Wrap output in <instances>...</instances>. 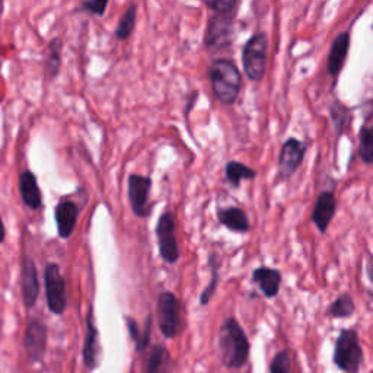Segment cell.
Returning a JSON list of instances; mask_svg holds the SVG:
<instances>
[{
  "instance_id": "obj_1",
  "label": "cell",
  "mask_w": 373,
  "mask_h": 373,
  "mask_svg": "<svg viewBox=\"0 0 373 373\" xmlns=\"http://www.w3.org/2000/svg\"><path fill=\"white\" fill-rule=\"evenodd\" d=\"M209 79L217 101L223 105L236 103L242 88V76L238 66L231 58H216L211 61Z\"/></svg>"
},
{
  "instance_id": "obj_2",
  "label": "cell",
  "mask_w": 373,
  "mask_h": 373,
  "mask_svg": "<svg viewBox=\"0 0 373 373\" xmlns=\"http://www.w3.org/2000/svg\"><path fill=\"white\" fill-rule=\"evenodd\" d=\"M219 350L222 362L229 369H239L248 362L250 343L235 318H228L219 331Z\"/></svg>"
},
{
  "instance_id": "obj_3",
  "label": "cell",
  "mask_w": 373,
  "mask_h": 373,
  "mask_svg": "<svg viewBox=\"0 0 373 373\" xmlns=\"http://www.w3.org/2000/svg\"><path fill=\"white\" fill-rule=\"evenodd\" d=\"M268 60V39L264 32L254 34L242 48V66L246 78L259 82L266 76Z\"/></svg>"
},
{
  "instance_id": "obj_4",
  "label": "cell",
  "mask_w": 373,
  "mask_h": 373,
  "mask_svg": "<svg viewBox=\"0 0 373 373\" xmlns=\"http://www.w3.org/2000/svg\"><path fill=\"white\" fill-rule=\"evenodd\" d=\"M363 362V350L356 330H343L334 347V363L345 373H359Z\"/></svg>"
},
{
  "instance_id": "obj_5",
  "label": "cell",
  "mask_w": 373,
  "mask_h": 373,
  "mask_svg": "<svg viewBox=\"0 0 373 373\" xmlns=\"http://www.w3.org/2000/svg\"><path fill=\"white\" fill-rule=\"evenodd\" d=\"M236 12H213L204 32V47L210 52H220L231 45Z\"/></svg>"
},
{
  "instance_id": "obj_6",
  "label": "cell",
  "mask_w": 373,
  "mask_h": 373,
  "mask_svg": "<svg viewBox=\"0 0 373 373\" xmlns=\"http://www.w3.org/2000/svg\"><path fill=\"white\" fill-rule=\"evenodd\" d=\"M182 305L178 297L172 292H164L158 297V324L165 339H175L181 332Z\"/></svg>"
},
{
  "instance_id": "obj_7",
  "label": "cell",
  "mask_w": 373,
  "mask_h": 373,
  "mask_svg": "<svg viewBox=\"0 0 373 373\" xmlns=\"http://www.w3.org/2000/svg\"><path fill=\"white\" fill-rule=\"evenodd\" d=\"M156 239L160 258L168 264H175L180 259L181 253L175 235V217H173L171 211H165L158 219Z\"/></svg>"
},
{
  "instance_id": "obj_8",
  "label": "cell",
  "mask_w": 373,
  "mask_h": 373,
  "mask_svg": "<svg viewBox=\"0 0 373 373\" xmlns=\"http://www.w3.org/2000/svg\"><path fill=\"white\" fill-rule=\"evenodd\" d=\"M44 281L48 309L56 315L63 314L67 308V293L65 279L57 264H47L44 270Z\"/></svg>"
},
{
  "instance_id": "obj_9",
  "label": "cell",
  "mask_w": 373,
  "mask_h": 373,
  "mask_svg": "<svg viewBox=\"0 0 373 373\" xmlns=\"http://www.w3.org/2000/svg\"><path fill=\"white\" fill-rule=\"evenodd\" d=\"M308 151V143L296 138H289L280 149L277 172L281 181L290 180L295 172L301 168Z\"/></svg>"
},
{
  "instance_id": "obj_10",
  "label": "cell",
  "mask_w": 373,
  "mask_h": 373,
  "mask_svg": "<svg viewBox=\"0 0 373 373\" xmlns=\"http://www.w3.org/2000/svg\"><path fill=\"white\" fill-rule=\"evenodd\" d=\"M152 189V180L131 173L129 177V200L133 213L139 217H147L151 215L149 206V193Z\"/></svg>"
},
{
  "instance_id": "obj_11",
  "label": "cell",
  "mask_w": 373,
  "mask_h": 373,
  "mask_svg": "<svg viewBox=\"0 0 373 373\" xmlns=\"http://www.w3.org/2000/svg\"><path fill=\"white\" fill-rule=\"evenodd\" d=\"M337 210V200L332 191H322L314 204L310 222L314 223L319 233H326L331 225V220Z\"/></svg>"
},
{
  "instance_id": "obj_12",
  "label": "cell",
  "mask_w": 373,
  "mask_h": 373,
  "mask_svg": "<svg viewBox=\"0 0 373 373\" xmlns=\"http://www.w3.org/2000/svg\"><path fill=\"white\" fill-rule=\"evenodd\" d=\"M23 347L32 362H41L47 349V327L40 321H32L25 331Z\"/></svg>"
},
{
  "instance_id": "obj_13",
  "label": "cell",
  "mask_w": 373,
  "mask_h": 373,
  "mask_svg": "<svg viewBox=\"0 0 373 373\" xmlns=\"http://www.w3.org/2000/svg\"><path fill=\"white\" fill-rule=\"evenodd\" d=\"M21 289H22V299L27 308H32L39 299L40 283H39V273H36L35 263L30 257L22 258L21 267Z\"/></svg>"
},
{
  "instance_id": "obj_14",
  "label": "cell",
  "mask_w": 373,
  "mask_h": 373,
  "mask_svg": "<svg viewBox=\"0 0 373 373\" xmlns=\"http://www.w3.org/2000/svg\"><path fill=\"white\" fill-rule=\"evenodd\" d=\"M350 34L344 31L339 35H335V39L331 43V48L327 58V73L332 78H337L343 70V66L347 60L350 52Z\"/></svg>"
},
{
  "instance_id": "obj_15",
  "label": "cell",
  "mask_w": 373,
  "mask_h": 373,
  "mask_svg": "<svg viewBox=\"0 0 373 373\" xmlns=\"http://www.w3.org/2000/svg\"><path fill=\"white\" fill-rule=\"evenodd\" d=\"M251 281L258 286L261 293H263L267 299H273V297H276L279 295L281 284V273L277 268L261 266L253 271Z\"/></svg>"
},
{
  "instance_id": "obj_16",
  "label": "cell",
  "mask_w": 373,
  "mask_h": 373,
  "mask_svg": "<svg viewBox=\"0 0 373 373\" xmlns=\"http://www.w3.org/2000/svg\"><path fill=\"white\" fill-rule=\"evenodd\" d=\"M216 217L222 226H225L231 232L235 233H246L251 229L250 219L241 207L229 206L220 207L216 211Z\"/></svg>"
},
{
  "instance_id": "obj_17",
  "label": "cell",
  "mask_w": 373,
  "mask_h": 373,
  "mask_svg": "<svg viewBox=\"0 0 373 373\" xmlns=\"http://www.w3.org/2000/svg\"><path fill=\"white\" fill-rule=\"evenodd\" d=\"M56 223H57V231L61 238H69L73 233L74 226H76L78 216H79V209L73 202H61L56 207Z\"/></svg>"
},
{
  "instance_id": "obj_18",
  "label": "cell",
  "mask_w": 373,
  "mask_h": 373,
  "mask_svg": "<svg viewBox=\"0 0 373 373\" xmlns=\"http://www.w3.org/2000/svg\"><path fill=\"white\" fill-rule=\"evenodd\" d=\"M86 326H88V332H86V337H85L82 356H83V362L86 367L94 370L99 366V352H101V349H99L98 330L95 327L92 312H89L88 319H86Z\"/></svg>"
},
{
  "instance_id": "obj_19",
  "label": "cell",
  "mask_w": 373,
  "mask_h": 373,
  "mask_svg": "<svg viewBox=\"0 0 373 373\" xmlns=\"http://www.w3.org/2000/svg\"><path fill=\"white\" fill-rule=\"evenodd\" d=\"M19 191L22 202L32 210L40 209L43 204V197L39 182L31 171H23L19 175Z\"/></svg>"
},
{
  "instance_id": "obj_20",
  "label": "cell",
  "mask_w": 373,
  "mask_h": 373,
  "mask_svg": "<svg viewBox=\"0 0 373 373\" xmlns=\"http://www.w3.org/2000/svg\"><path fill=\"white\" fill-rule=\"evenodd\" d=\"M257 177V171L238 160H229L225 165V178L232 189H239L242 181H250Z\"/></svg>"
},
{
  "instance_id": "obj_21",
  "label": "cell",
  "mask_w": 373,
  "mask_h": 373,
  "mask_svg": "<svg viewBox=\"0 0 373 373\" xmlns=\"http://www.w3.org/2000/svg\"><path fill=\"white\" fill-rule=\"evenodd\" d=\"M171 354L164 345H153L146 360L145 373H169Z\"/></svg>"
},
{
  "instance_id": "obj_22",
  "label": "cell",
  "mask_w": 373,
  "mask_h": 373,
  "mask_svg": "<svg viewBox=\"0 0 373 373\" xmlns=\"http://www.w3.org/2000/svg\"><path fill=\"white\" fill-rule=\"evenodd\" d=\"M330 117L337 136H343L352 122V111L340 101H334L330 105Z\"/></svg>"
},
{
  "instance_id": "obj_23",
  "label": "cell",
  "mask_w": 373,
  "mask_h": 373,
  "mask_svg": "<svg viewBox=\"0 0 373 373\" xmlns=\"http://www.w3.org/2000/svg\"><path fill=\"white\" fill-rule=\"evenodd\" d=\"M207 264L210 267L211 277H210V283L206 286L204 290L200 295V305L202 306L209 305L210 299L216 293V289L219 286V271H220V258H219V255L215 254V253H211L210 257H209Z\"/></svg>"
},
{
  "instance_id": "obj_24",
  "label": "cell",
  "mask_w": 373,
  "mask_h": 373,
  "mask_svg": "<svg viewBox=\"0 0 373 373\" xmlns=\"http://www.w3.org/2000/svg\"><path fill=\"white\" fill-rule=\"evenodd\" d=\"M359 156L366 165H373V126H362L359 131Z\"/></svg>"
},
{
  "instance_id": "obj_25",
  "label": "cell",
  "mask_w": 373,
  "mask_h": 373,
  "mask_svg": "<svg viewBox=\"0 0 373 373\" xmlns=\"http://www.w3.org/2000/svg\"><path fill=\"white\" fill-rule=\"evenodd\" d=\"M356 310V305H354V301L353 297L349 295V293H344V295H340L337 299H335L330 308H328V314L332 317V318H350Z\"/></svg>"
},
{
  "instance_id": "obj_26",
  "label": "cell",
  "mask_w": 373,
  "mask_h": 373,
  "mask_svg": "<svg viewBox=\"0 0 373 373\" xmlns=\"http://www.w3.org/2000/svg\"><path fill=\"white\" fill-rule=\"evenodd\" d=\"M136 18H138V5L133 3L126 12H124V15L120 19V23L116 30V36L118 40L124 41L130 39V35L133 34V30L136 27Z\"/></svg>"
},
{
  "instance_id": "obj_27",
  "label": "cell",
  "mask_w": 373,
  "mask_h": 373,
  "mask_svg": "<svg viewBox=\"0 0 373 373\" xmlns=\"http://www.w3.org/2000/svg\"><path fill=\"white\" fill-rule=\"evenodd\" d=\"M60 52H61V41L58 39L53 40L48 44V54H47V73L50 78H56L57 73L60 72Z\"/></svg>"
},
{
  "instance_id": "obj_28",
  "label": "cell",
  "mask_w": 373,
  "mask_h": 373,
  "mask_svg": "<svg viewBox=\"0 0 373 373\" xmlns=\"http://www.w3.org/2000/svg\"><path fill=\"white\" fill-rule=\"evenodd\" d=\"M270 373H292V360L286 350L279 352L271 360Z\"/></svg>"
},
{
  "instance_id": "obj_29",
  "label": "cell",
  "mask_w": 373,
  "mask_h": 373,
  "mask_svg": "<svg viewBox=\"0 0 373 373\" xmlns=\"http://www.w3.org/2000/svg\"><path fill=\"white\" fill-rule=\"evenodd\" d=\"M204 5L211 12H236L239 6L238 0H207Z\"/></svg>"
},
{
  "instance_id": "obj_30",
  "label": "cell",
  "mask_w": 373,
  "mask_h": 373,
  "mask_svg": "<svg viewBox=\"0 0 373 373\" xmlns=\"http://www.w3.org/2000/svg\"><path fill=\"white\" fill-rule=\"evenodd\" d=\"M151 332H152V317L149 315L143 326V330L140 331V337L138 343H136V352L143 353L147 349L149 341H151Z\"/></svg>"
},
{
  "instance_id": "obj_31",
  "label": "cell",
  "mask_w": 373,
  "mask_h": 373,
  "mask_svg": "<svg viewBox=\"0 0 373 373\" xmlns=\"http://www.w3.org/2000/svg\"><path fill=\"white\" fill-rule=\"evenodd\" d=\"M107 6H108L107 0H89V2L82 3V9L91 12V14L99 15V17L105 14Z\"/></svg>"
},
{
  "instance_id": "obj_32",
  "label": "cell",
  "mask_w": 373,
  "mask_h": 373,
  "mask_svg": "<svg viewBox=\"0 0 373 373\" xmlns=\"http://www.w3.org/2000/svg\"><path fill=\"white\" fill-rule=\"evenodd\" d=\"M126 321H127V328H129V332H130V337L133 339L134 343H138L142 330L139 328L138 322H136L133 318H126Z\"/></svg>"
},
{
  "instance_id": "obj_33",
  "label": "cell",
  "mask_w": 373,
  "mask_h": 373,
  "mask_svg": "<svg viewBox=\"0 0 373 373\" xmlns=\"http://www.w3.org/2000/svg\"><path fill=\"white\" fill-rule=\"evenodd\" d=\"M197 96H198V92H197V91H195V92H193V94L190 95V101H189V104H186V108H185V111H184L185 117L189 116L190 109H191V108H194V104H195V101H197Z\"/></svg>"
},
{
  "instance_id": "obj_34",
  "label": "cell",
  "mask_w": 373,
  "mask_h": 373,
  "mask_svg": "<svg viewBox=\"0 0 373 373\" xmlns=\"http://www.w3.org/2000/svg\"><path fill=\"white\" fill-rule=\"evenodd\" d=\"M5 233H6L5 225L2 222V217H0V244H3V241H5Z\"/></svg>"
}]
</instances>
